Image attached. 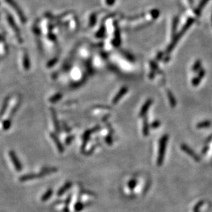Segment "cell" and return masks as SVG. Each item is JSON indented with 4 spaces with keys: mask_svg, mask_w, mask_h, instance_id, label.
<instances>
[{
    "mask_svg": "<svg viewBox=\"0 0 212 212\" xmlns=\"http://www.w3.org/2000/svg\"><path fill=\"white\" fill-rule=\"evenodd\" d=\"M168 141V136L164 135L160 140L159 143V157H158V163L161 165L163 163V159H164L165 148H166L167 142Z\"/></svg>",
    "mask_w": 212,
    "mask_h": 212,
    "instance_id": "6da1fadb",
    "label": "cell"
},
{
    "mask_svg": "<svg viewBox=\"0 0 212 212\" xmlns=\"http://www.w3.org/2000/svg\"><path fill=\"white\" fill-rule=\"evenodd\" d=\"M6 3H8V4L15 10L16 13L17 14L18 17H19L21 22H22L23 24H25L27 21L26 17L25 16L24 12H23L22 10H21L19 5L17 4V3L16 2L15 0H6Z\"/></svg>",
    "mask_w": 212,
    "mask_h": 212,
    "instance_id": "7a4b0ae2",
    "label": "cell"
},
{
    "mask_svg": "<svg viewBox=\"0 0 212 212\" xmlns=\"http://www.w3.org/2000/svg\"><path fill=\"white\" fill-rule=\"evenodd\" d=\"M204 75H205V71H204V70L200 69V70H199V73L198 75V76L194 77V78L193 79V80H192L191 81L192 85L195 86V87L198 85L199 84H200L201 81H202V78L204 77Z\"/></svg>",
    "mask_w": 212,
    "mask_h": 212,
    "instance_id": "3957f363",
    "label": "cell"
},
{
    "mask_svg": "<svg viewBox=\"0 0 212 212\" xmlns=\"http://www.w3.org/2000/svg\"><path fill=\"white\" fill-rule=\"evenodd\" d=\"M7 20H8L9 24H10V26L12 27V29L15 30V32L16 33V34H17V35H19V36L20 35V32H19V28H18V27L17 26V24H16L15 20H14V19L12 18V15H10V14L7 13Z\"/></svg>",
    "mask_w": 212,
    "mask_h": 212,
    "instance_id": "277c9868",
    "label": "cell"
},
{
    "mask_svg": "<svg viewBox=\"0 0 212 212\" xmlns=\"http://www.w3.org/2000/svg\"><path fill=\"white\" fill-rule=\"evenodd\" d=\"M181 149H182L183 151H184V152H185L187 154H189L190 156H191L192 158H193L195 160H198V156L196 155V154L194 152L193 150H191L190 147H189L187 145H185V144H183L182 145H181Z\"/></svg>",
    "mask_w": 212,
    "mask_h": 212,
    "instance_id": "5b68a950",
    "label": "cell"
},
{
    "mask_svg": "<svg viewBox=\"0 0 212 212\" xmlns=\"http://www.w3.org/2000/svg\"><path fill=\"white\" fill-rule=\"evenodd\" d=\"M127 92V88H125V87L122 88L121 89V90L118 92V94H116V96H115V97L114 98H113L112 103L113 104H116V103H117L118 101L121 99V98L123 97L124 95L125 94V93H126Z\"/></svg>",
    "mask_w": 212,
    "mask_h": 212,
    "instance_id": "8992f818",
    "label": "cell"
},
{
    "mask_svg": "<svg viewBox=\"0 0 212 212\" xmlns=\"http://www.w3.org/2000/svg\"><path fill=\"white\" fill-rule=\"evenodd\" d=\"M152 99H149L147 100L146 102H145V103L143 105V107H142V108L141 109V112H140V114H139V116H141V117H143V116H144L145 114H146L147 110H148L149 107H150V106L152 105Z\"/></svg>",
    "mask_w": 212,
    "mask_h": 212,
    "instance_id": "52a82bcc",
    "label": "cell"
},
{
    "mask_svg": "<svg viewBox=\"0 0 212 212\" xmlns=\"http://www.w3.org/2000/svg\"><path fill=\"white\" fill-rule=\"evenodd\" d=\"M40 176L37 175V174H27V175L25 176H22L20 178H19V181H29V180H33L35 178H37Z\"/></svg>",
    "mask_w": 212,
    "mask_h": 212,
    "instance_id": "ba28073f",
    "label": "cell"
},
{
    "mask_svg": "<svg viewBox=\"0 0 212 212\" xmlns=\"http://www.w3.org/2000/svg\"><path fill=\"white\" fill-rule=\"evenodd\" d=\"M211 123L210 121H204L202 122H200L196 125V127L198 129H204L207 128L211 126Z\"/></svg>",
    "mask_w": 212,
    "mask_h": 212,
    "instance_id": "9c48e42d",
    "label": "cell"
},
{
    "mask_svg": "<svg viewBox=\"0 0 212 212\" xmlns=\"http://www.w3.org/2000/svg\"><path fill=\"white\" fill-rule=\"evenodd\" d=\"M10 156H11L12 162L14 163V165H15L16 170H17V171H20V170H21V165L20 164V163H19V161H17V158H16L15 154L11 153V154H10Z\"/></svg>",
    "mask_w": 212,
    "mask_h": 212,
    "instance_id": "30bf717a",
    "label": "cell"
},
{
    "mask_svg": "<svg viewBox=\"0 0 212 212\" xmlns=\"http://www.w3.org/2000/svg\"><path fill=\"white\" fill-rule=\"evenodd\" d=\"M53 189H49L48 190V191H46L45 193L43 194L42 196H41V201H43V202H45V201L48 200V199L50 198V197L52 196V195H53Z\"/></svg>",
    "mask_w": 212,
    "mask_h": 212,
    "instance_id": "8fae6325",
    "label": "cell"
},
{
    "mask_svg": "<svg viewBox=\"0 0 212 212\" xmlns=\"http://www.w3.org/2000/svg\"><path fill=\"white\" fill-rule=\"evenodd\" d=\"M143 133L144 136H147L149 134V125L147 123V119L145 118V119L143 121Z\"/></svg>",
    "mask_w": 212,
    "mask_h": 212,
    "instance_id": "7c38bea8",
    "label": "cell"
},
{
    "mask_svg": "<svg viewBox=\"0 0 212 212\" xmlns=\"http://www.w3.org/2000/svg\"><path fill=\"white\" fill-rule=\"evenodd\" d=\"M201 66H202V62L200 60H198L194 63L193 67H192V70L194 72H197L200 70L201 69Z\"/></svg>",
    "mask_w": 212,
    "mask_h": 212,
    "instance_id": "4fadbf2b",
    "label": "cell"
},
{
    "mask_svg": "<svg viewBox=\"0 0 212 212\" xmlns=\"http://www.w3.org/2000/svg\"><path fill=\"white\" fill-rule=\"evenodd\" d=\"M70 185H71L70 183H66L65 185H64V187H62V188L60 189L59 190V191H58V196L62 195L63 194H64V192H65L66 191V190H67L70 187Z\"/></svg>",
    "mask_w": 212,
    "mask_h": 212,
    "instance_id": "5bb4252c",
    "label": "cell"
},
{
    "mask_svg": "<svg viewBox=\"0 0 212 212\" xmlns=\"http://www.w3.org/2000/svg\"><path fill=\"white\" fill-rule=\"evenodd\" d=\"M168 94L169 100H170V104H171L172 107H174V106L176 105V100H175V98H174V96H173V95H172V94L171 92H170V91H168Z\"/></svg>",
    "mask_w": 212,
    "mask_h": 212,
    "instance_id": "9a60e30c",
    "label": "cell"
},
{
    "mask_svg": "<svg viewBox=\"0 0 212 212\" xmlns=\"http://www.w3.org/2000/svg\"><path fill=\"white\" fill-rule=\"evenodd\" d=\"M160 125H161L160 122L157 121H154V123L152 124V125H151V126L153 127V128H157V127H159Z\"/></svg>",
    "mask_w": 212,
    "mask_h": 212,
    "instance_id": "2e32d148",
    "label": "cell"
}]
</instances>
